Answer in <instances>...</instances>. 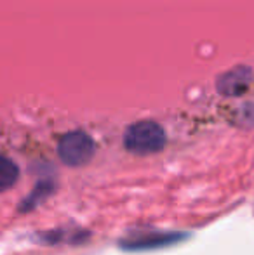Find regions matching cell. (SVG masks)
Listing matches in <instances>:
<instances>
[{"label":"cell","instance_id":"6da1fadb","mask_svg":"<svg viewBox=\"0 0 254 255\" xmlns=\"http://www.w3.org/2000/svg\"><path fill=\"white\" fill-rule=\"evenodd\" d=\"M124 146L127 151L139 156L159 153L166 146V132L155 122H136L129 125L124 134Z\"/></svg>","mask_w":254,"mask_h":255},{"label":"cell","instance_id":"7a4b0ae2","mask_svg":"<svg viewBox=\"0 0 254 255\" xmlns=\"http://www.w3.org/2000/svg\"><path fill=\"white\" fill-rule=\"evenodd\" d=\"M94 149V141L85 132L80 130L68 132L66 135H63L58 144L59 158H61L63 163L70 165V167H82V165H85L92 158Z\"/></svg>","mask_w":254,"mask_h":255},{"label":"cell","instance_id":"3957f363","mask_svg":"<svg viewBox=\"0 0 254 255\" xmlns=\"http://www.w3.org/2000/svg\"><path fill=\"white\" fill-rule=\"evenodd\" d=\"M249 82H251V71L246 68H237L221 78L220 91L225 96H237L248 87Z\"/></svg>","mask_w":254,"mask_h":255},{"label":"cell","instance_id":"277c9868","mask_svg":"<svg viewBox=\"0 0 254 255\" xmlns=\"http://www.w3.org/2000/svg\"><path fill=\"white\" fill-rule=\"evenodd\" d=\"M19 177V168L7 156H0V193L10 189Z\"/></svg>","mask_w":254,"mask_h":255},{"label":"cell","instance_id":"5b68a950","mask_svg":"<svg viewBox=\"0 0 254 255\" xmlns=\"http://www.w3.org/2000/svg\"><path fill=\"white\" fill-rule=\"evenodd\" d=\"M176 235H153V236H141V238L134 240L132 243H129V249L134 250H143V249H152V247H162L167 243L176 242Z\"/></svg>","mask_w":254,"mask_h":255}]
</instances>
